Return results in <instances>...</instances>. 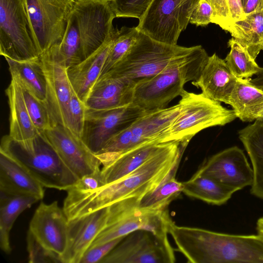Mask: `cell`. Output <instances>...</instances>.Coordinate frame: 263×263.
Listing matches in <instances>:
<instances>
[{
    "mask_svg": "<svg viewBox=\"0 0 263 263\" xmlns=\"http://www.w3.org/2000/svg\"><path fill=\"white\" fill-rule=\"evenodd\" d=\"M170 233L177 250L192 263H263V239L258 234H230L179 226Z\"/></svg>",
    "mask_w": 263,
    "mask_h": 263,
    "instance_id": "3957f363",
    "label": "cell"
},
{
    "mask_svg": "<svg viewBox=\"0 0 263 263\" xmlns=\"http://www.w3.org/2000/svg\"><path fill=\"white\" fill-rule=\"evenodd\" d=\"M237 80L225 60L214 53L209 57L199 76L192 84L200 88L206 97L229 104Z\"/></svg>",
    "mask_w": 263,
    "mask_h": 263,
    "instance_id": "ffe728a7",
    "label": "cell"
},
{
    "mask_svg": "<svg viewBox=\"0 0 263 263\" xmlns=\"http://www.w3.org/2000/svg\"><path fill=\"white\" fill-rule=\"evenodd\" d=\"M246 1H247V0H241V2L242 5V7H243V6L246 3Z\"/></svg>",
    "mask_w": 263,
    "mask_h": 263,
    "instance_id": "bcb514c9",
    "label": "cell"
},
{
    "mask_svg": "<svg viewBox=\"0 0 263 263\" xmlns=\"http://www.w3.org/2000/svg\"><path fill=\"white\" fill-rule=\"evenodd\" d=\"M60 158L80 179L101 168V163L81 138L68 128L54 124L42 132Z\"/></svg>",
    "mask_w": 263,
    "mask_h": 263,
    "instance_id": "2e32d148",
    "label": "cell"
},
{
    "mask_svg": "<svg viewBox=\"0 0 263 263\" xmlns=\"http://www.w3.org/2000/svg\"><path fill=\"white\" fill-rule=\"evenodd\" d=\"M5 59L11 78L15 79L37 99L45 103L46 79L40 57L25 61Z\"/></svg>",
    "mask_w": 263,
    "mask_h": 263,
    "instance_id": "f1b7e54d",
    "label": "cell"
},
{
    "mask_svg": "<svg viewBox=\"0 0 263 263\" xmlns=\"http://www.w3.org/2000/svg\"><path fill=\"white\" fill-rule=\"evenodd\" d=\"M44 186L19 163L0 151V191L32 196H44Z\"/></svg>",
    "mask_w": 263,
    "mask_h": 263,
    "instance_id": "cb8c5ba5",
    "label": "cell"
},
{
    "mask_svg": "<svg viewBox=\"0 0 263 263\" xmlns=\"http://www.w3.org/2000/svg\"><path fill=\"white\" fill-rule=\"evenodd\" d=\"M115 17L110 0H76L62 40L45 52L67 68L76 65L112 37Z\"/></svg>",
    "mask_w": 263,
    "mask_h": 263,
    "instance_id": "7a4b0ae2",
    "label": "cell"
},
{
    "mask_svg": "<svg viewBox=\"0 0 263 263\" xmlns=\"http://www.w3.org/2000/svg\"><path fill=\"white\" fill-rule=\"evenodd\" d=\"M250 82L259 89L263 91V67L259 69L254 79H249Z\"/></svg>",
    "mask_w": 263,
    "mask_h": 263,
    "instance_id": "ee69618b",
    "label": "cell"
},
{
    "mask_svg": "<svg viewBox=\"0 0 263 263\" xmlns=\"http://www.w3.org/2000/svg\"><path fill=\"white\" fill-rule=\"evenodd\" d=\"M0 54L25 61L39 58L24 0H0Z\"/></svg>",
    "mask_w": 263,
    "mask_h": 263,
    "instance_id": "9c48e42d",
    "label": "cell"
},
{
    "mask_svg": "<svg viewBox=\"0 0 263 263\" xmlns=\"http://www.w3.org/2000/svg\"><path fill=\"white\" fill-rule=\"evenodd\" d=\"M175 261L167 235L138 230L126 235L99 263H174Z\"/></svg>",
    "mask_w": 263,
    "mask_h": 263,
    "instance_id": "4fadbf2b",
    "label": "cell"
},
{
    "mask_svg": "<svg viewBox=\"0 0 263 263\" xmlns=\"http://www.w3.org/2000/svg\"><path fill=\"white\" fill-rule=\"evenodd\" d=\"M206 55L207 52L201 45L187 47L165 44L139 31L126 55L106 73L137 82Z\"/></svg>",
    "mask_w": 263,
    "mask_h": 263,
    "instance_id": "277c9868",
    "label": "cell"
},
{
    "mask_svg": "<svg viewBox=\"0 0 263 263\" xmlns=\"http://www.w3.org/2000/svg\"><path fill=\"white\" fill-rule=\"evenodd\" d=\"M178 102L180 113L164 132L162 142H190L200 131L207 128L223 126L237 117L233 109L223 107L218 101L202 93L184 90Z\"/></svg>",
    "mask_w": 263,
    "mask_h": 263,
    "instance_id": "8992f818",
    "label": "cell"
},
{
    "mask_svg": "<svg viewBox=\"0 0 263 263\" xmlns=\"http://www.w3.org/2000/svg\"><path fill=\"white\" fill-rule=\"evenodd\" d=\"M139 32L136 27L123 26L117 29L101 75L110 71L126 55L136 42Z\"/></svg>",
    "mask_w": 263,
    "mask_h": 263,
    "instance_id": "836d02e7",
    "label": "cell"
},
{
    "mask_svg": "<svg viewBox=\"0 0 263 263\" xmlns=\"http://www.w3.org/2000/svg\"><path fill=\"white\" fill-rule=\"evenodd\" d=\"M87 107L72 89L68 105V128L81 138L84 126Z\"/></svg>",
    "mask_w": 263,
    "mask_h": 263,
    "instance_id": "f35d334b",
    "label": "cell"
},
{
    "mask_svg": "<svg viewBox=\"0 0 263 263\" xmlns=\"http://www.w3.org/2000/svg\"><path fill=\"white\" fill-rule=\"evenodd\" d=\"M238 137L252 164L253 180L250 193L263 199V121H255L240 129Z\"/></svg>",
    "mask_w": 263,
    "mask_h": 263,
    "instance_id": "484cf974",
    "label": "cell"
},
{
    "mask_svg": "<svg viewBox=\"0 0 263 263\" xmlns=\"http://www.w3.org/2000/svg\"><path fill=\"white\" fill-rule=\"evenodd\" d=\"M209 55L136 82L132 103L145 111L166 108L174 99L182 94L185 84L196 80Z\"/></svg>",
    "mask_w": 263,
    "mask_h": 263,
    "instance_id": "ba28073f",
    "label": "cell"
},
{
    "mask_svg": "<svg viewBox=\"0 0 263 263\" xmlns=\"http://www.w3.org/2000/svg\"><path fill=\"white\" fill-rule=\"evenodd\" d=\"M179 163H176L173 167L155 189L139 199L140 208L156 211L168 209L171 202L183 193L182 182L177 181L175 177Z\"/></svg>",
    "mask_w": 263,
    "mask_h": 263,
    "instance_id": "1f68e13d",
    "label": "cell"
},
{
    "mask_svg": "<svg viewBox=\"0 0 263 263\" xmlns=\"http://www.w3.org/2000/svg\"><path fill=\"white\" fill-rule=\"evenodd\" d=\"M21 86L32 122L39 132H44L54 124L45 103L37 99L24 87Z\"/></svg>",
    "mask_w": 263,
    "mask_h": 263,
    "instance_id": "d590c367",
    "label": "cell"
},
{
    "mask_svg": "<svg viewBox=\"0 0 263 263\" xmlns=\"http://www.w3.org/2000/svg\"><path fill=\"white\" fill-rule=\"evenodd\" d=\"M125 236L114 239L107 242L88 249L84 253L80 263L100 262Z\"/></svg>",
    "mask_w": 263,
    "mask_h": 263,
    "instance_id": "60d3db41",
    "label": "cell"
},
{
    "mask_svg": "<svg viewBox=\"0 0 263 263\" xmlns=\"http://www.w3.org/2000/svg\"><path fill=\"white\" fill-rule=\"evenodd\" d=\"M256 229L257 234L263 239V216L259 218L256 222Z\"/></svg>",
    "mask_w": 263,
    "mask_h": 263,
    "instance_id": "f6af8a7d",
    "label": "cell"
},
{
    "mask_svg": "<svg viewBox=\"0 0 263 263\" xmlns=\"http://www.w3.org/2000/svg\"><path fill=\"white\" fill-rule=\"evenodd\" d=\"M230 51L224 60L237 79H249L258 72L259 66L246 48L231 38L228 42Z\"/></svg>",
    "mask_w": 263,
    "mask_h": 263,
    "instance_id": "d6a6232c",
    "label": "cell"
},
{
    "mask_svg": "<svg viewBox=\"0 0 263 263\" xmlns=\"http://www.w3.org/2000/svg\"><path fill=\"white\" fill-rule=\"evenodd\" d=\"M46 79V99L53 124L68 128V105L72 87L69 81L67 68L51 58L46 52L41 54Z\"/></svg>",
    "mask_w": 263,
    "mask_h": 263,
    "instance_id": "ac0fdd59",
    "label": "cell"
},
{
    "mask_svg": "<svg viewBox=\"0 0 263 263\" xmlns=\"http://www.w3.org/2000/svg\"><path fill=\"white\" fill-rule=\"evenodd\" d=\"M164 143L159 140L151 141L101 162L104 185L123 178L138 168L155 155Z\"/></svg>",
    "mask_w": 263,
    "mask_h": 263,
    "instance_id": "603a6c76",
    "label": "cell"
},
{
    "mask_svg": "<svg viewBox=\"0 0 263 263\" xmlns=\"http://www.w3.org/2000/svg\"><path fill=\"white\" fill-rule=\"evenodd\" d=\"M260 9H263V0H261V2Z\"/></svg>",
    "mask_w": 263,
    "mask_h": 263,
    "instance_id": "7dc6e473",
    "label": "cell"
},
{
    "mask_svg": "<svg viewBox=\"0 0 263 263\" xmlns=\"http://www.w3.org/2000/svg\"><path fill=\"white\" fill-rule=\"evenodd\" d=\"M153 0H110L116 17L140 19Z\"/></svg>",
    "mask_w": 263,
    "mask_h": 263,
    "instance_id": "74e56055",
    "label": "cell"
},
{
    "mask_svg": "<svg viewBox=\"0 0 263 263\" xmlns=\"http://www.w3.org/2000/svg\"><path fill=\"white\" fill-rule=\"evenodd\" d=\"M139 199L138 197L128 198L108 206L106 225L89 248L125 236L138 230L151 231L160 236L167 235L170 225L173 221L168 209L156 211L140 208Z\"/></svg>",
    "mask_w": 263,
    "mask_h": 263,
    "instance_id": "52a82bcc",
    "label": "cell"
},
{
    "mask_svg": "<svg viewBox=\"0 0 263 263\" xmlns=\"http://www.w3.org/2000/svg\"><path fill=\"white\" fill-rule=\"evenodd\" d=\"M182 184L185 195L216 205L225 204L237 192L211 177L195 173Z\"/></svg>",
    "mask_w": 263,
    "mask_h": 263,
    "instance_id": "4dcf8cb0",
    "label": "cell"
},
{
    "mask_svg": "<svg viewBox=\"0 0 263 263\" xmlns=\"http://www.w3.org/2000/svg\"><path fill=\"white\" fill-rule=\"evenodd\" d=\"M68 219L57 201L41 202L29 223V230L43 246L61 256L67 247Z\"/></svg>",
    "mask_w": 263,
    "mask_h": 263,
    "instance_id": "e0dca14e",
    "label": "cell"
},
{
    "mask_svg": "<svg viewBox=\"0 0 263 263\" xmlns=\"http://www.w3.org/2000/svg\"><path fill=\"white\" fill-rule=\"evenodd\" d=\"M5 93L10 109V130L8 135L19 142H25L34 138L40 132L31 120L21 86L15 79L11 78Z\"/></svg>",
    "mask_w": 263,
    "mask_h": 263,
    "instance_id": "d4e9b609",
    "label": "cell"
},
{
    "mask_svg": "<svg viewBox=\"0 0 263 263\" xmlns=\"http://www.w3.org/2000/svg\"><path fill=\"white\" fill-rule=\"evenodd\" d=\"M249 79H238L229 104L242 122L263 121V91Z\"/></svg>",
    "mask_w": 263,
    "mask_h": 263,
    "instance_id": "4316f807",
    "label": "cell"
},
{
    "mask_svg": "<svg viewBox=\"0 0 263 263\" xmlns=\"http://www.w3.org/2000/svg\"><path fill=\"white\" fill-rule=\"evenodd\" d=\"M147 111L133 103L109 109L87 108L81 138L96 155L112 136L128 127Z\"/></svg>",
    "mask_w": 263,
    "mask_h": 263,
    "instance_id": "5bb4252c",
    "label": "cell"
},
{
    "mask_svg": "<svg viewBox=\"0 0 263 263\" xmlns=\"http://www.w3.org/2000/svg\"><path fill=\"white\" fill-rule=\"evenodd\" d=\"M39 200L34 197L0 191V247L6 254L12 249L10 232L18 216Z\"/></svg>",
    "mask_w": 263,
    "mask_h": 263,
    "instance_id": "83f0119b",
    "label": "cell"
},
{
    "mask_svg": "<svg viewBox=\"0 0 263 263\" xmlns=\"http://www.w3.org/2000/svg\"><path fill=\"white\" fill-rule=\"evenodd\" d=\"M211 5L213 14L211 23L226 30L236 21L246 16L241 0H205Z\"/></svg>",
    "mask_w": 263,
    "mask_h": 263,
    "instance_id": "e575fe53",
    "label": "cell"
},
{
    "mask_svg": "<svg viewBox=\"0 0 263 263\" xmlns=\"http://www.w3.org/2000/svg\"><path fill=\"white\" fill-rule=\"evenodd\" d=\"M200 0H153L137 29L151 38L167 44H177L182 31L190 23Z\"/></svg>",
    "mask_w": 263,
    "mask_h": 263,
    "instance_id": "8fae6325",
    "label": "cell"
},
{
    "mask_svg": "<svg viewBox=\"0 0 263 263\" xmlns=\"http://www.w3.org/2000/svg\"><path fill=\"white\" fill-rule=\"evenodd\" d=\"M195 174L211 177L236 191L251 186L253 180L252 167L243 151L237 146L205 160Z\"/></svg>",
    "mask_w": 263,
    "mask_h": 263,
    "instance_id": "9a60e30c",
    "label": "cell"
},
{
    "mask_svg": "<svg viewBox=\"0 0 263 263\" xmlns=\"http://www.w3.org/2000/svg\"><path fill=\"white\" fill-rule=\"evenodd\" d=\"M34 42L41 54L62 39L76 0H24Z\"/></svg>",
    "mask_w": 263,
    "mask_h": 263,
    "instance_id": "7c38bea8",
    "label": "cell"
},
{
    "mask_svg": "<svg viewBox=\"0 0 263 263\" xmlns=\"http://www.w3.org/2000/svg\"><path fill=\"white\" fill-rule=\"evenodd\" d=\"M27 249L30 263H63L62 256L43 246L28 230Z\"/></svg>",
    "mask_w": 263,
    "mask_h": 263,
    "instance_id": "8d00e7d4",
    "label": "cell"
},
{
    "mask_svg": "<svg viewBox=\"0 0 263 263\" xmlns=\"http://www.w3.org/2000/svg\"><path fill=\"white\" fill-rule=\"evenodd\" d=\"M213 14L210 4L205 0H200L191 14L190 23L197 26H206L211 23Z\"/></svg>",
    "mask_w": 263,
    "mask_h": 263,
    "instance_id": "b9f144b4",
    "label": "cell"
},
{
    "mask_svg": "<svg viewBox=\"0 0 263 263\" xmlns=\"http://www.w3.org/2000/svg\"><path fill=\"white\" fill-rule=\"evenodd\" d=\"M104 185L101 168L93 173L79 179L66 192L71 194H86L92 192Z\"/></svg>",
    "mask_w": 263,
    "mask_h": 263,
    "instance_id": "ab89813d",
    "label": "cell"
},
{
    "mask_svg": "<svg viewBox=\"0 0 263 263\" xmlns=\"http://www.w3.org/2000/svg\"><path fill=\"white\" fill-rule=\"evenodd\" d=\"M135 83V81L107 73L101 75L85 103L87 108L109 109L132 103Z\"/></svg>",
    "mask_w": 263,
    "mask_h": 263,
    "instance_id": "44dd1931",
    "label": "cell"
},
{
    "mask_svg": "<svg viewBox=\"0 0 263 263\" xmlns=\"http://www.w3.org/2000/svg\"><path fill=\"white\" fill-rule=\"evenodd\" d=\"M0 151L19 163L44 187L66 191L79 179L43 133L25 142L6 135L2 139Z\"/></svg>",
    "mask_w": 263,
    "mask_h": 263,
    "instance_id": "5b68a950",
    "label": "cell"
},
{
    "mask_svg": "<svg viewBox=\"0 0 263 263\" xmlns=\"http://www.w3.org/2000/svg\"><path fill=\"white\" fill-rule=\"evenodd\" d=\"M109 206L68 221L67 243L63 263H80L98 235L106 225Z\"/></svg>",
    "mask_w": 263,
    "mask_h": 263,
    "instance_id": "d6986e66",
    "label": "cell"
},
{
    "mask_svg": "<svg viewBox=\"0 0 263 263\" xmlns=\"http://www.w3.org/2000/svg\"><path fill=\"white\" fill-rule=\"evenodd\" d=\"M261 2V0H247L243 6V11L246 15L260 10Z\"/></svg>",
    "mask_w": 263,
    "mask_h": 263,
    "instance_id": "7bdbcfd3",
    "label": "cell"
},
{
    "mask_svg": "<svg viewBox=\"0 0 263 263\" xmlns=\"http://www.w3.org/2000/svg\"><path fill=\"white\" fill-rule=\"evenodd\" d=\"M179 113L178 103L168 108L147 111L128 127L112 136L96 155L101 162L145 142L159 140L163 143L164 132Z\"/></svg>",
    "mask_w": 263,
    "mask_h": 263,
    "instance_id": "30bf717a",
    "label": "cell"
},
{
    "mask_svg": "<svg viewBox=\"0 0 263 263\" xmlns=\"http://www.w3.org/2000/svg\"><path fill=\"white\" fill-rule=\"evenodd\" d=\"M189 143L166 142L155 155L123 178L89 193H67L63 209L68 219L90 214L124 199H140L155 189L180 162Z\"/></svg>",
    "mask_w": 263,
    "mask_h": 263,
    "instance_id": "6da1fadb",
    "label": "cell"
},
{
    "mask_svg": "<svg viewBox=\"0 0 263 263\" xmlns=\"http://www.w3.org/2000/svg\"><path fill=\"white\" fill-rule=\"evenodd\" d=\"M117 29L112 37L80 63L67 68L71 85L79 99L85 103L95 83L101 76Z\"/></svg>",
    "mask_w": 263,
    "mask_h": 263,
    "instance_id": "7402d4cb",
    "label": "cell"
},
{
    "mask_svg": "<svg viewBox=\"0 0 263 263\" xmlns=\"http://www.w3.org/2000/svg\"><path fill=\"white\" fill-rule=\"evenodd\" d=\"M226 31L256 59L263 50V9L246 14L230 25Z\"/></svg>",
    "mask_w": 263,
    "mask_h": 263,
    "instance_id": "f546056e",
    "label": "cell"
}]
</instances>
